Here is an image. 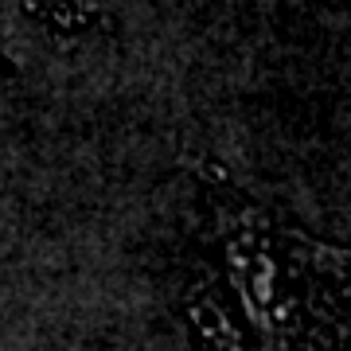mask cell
I'll return each mask as SVG.
<instances>
[{"label": "cell", "instance_id": "obj_1", "mask_svg": "<svg viewBox=\"0 0 351 351\" xmlns=\"http://www.w3.org/2000/svg\"><path fill=\"white\" fill-rule=\"evenodd\" d=\"M24 8L47 32H55V36H63V39H78L101 24L98 0H24Z\"/></svg>", "mask_w": 351, "mask_h": 351}]
</instances>
